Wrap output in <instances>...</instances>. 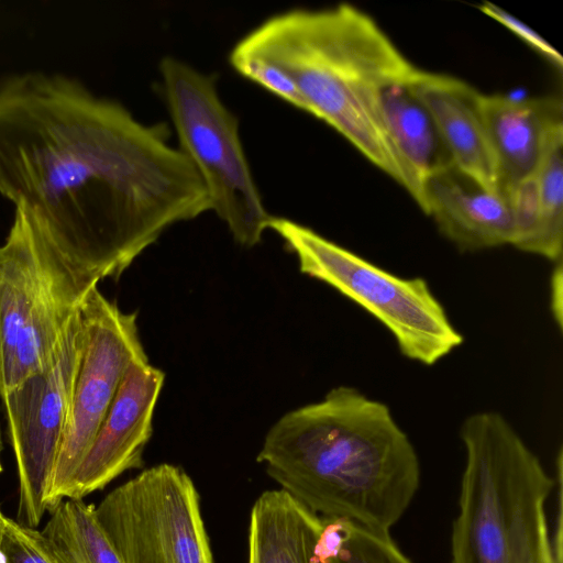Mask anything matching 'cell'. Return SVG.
Instances as JSON below:
<instances>
[{
	"label": "cell",
	"instance_id": "1",
	"mask_svg": "<svg viewBox=\"0 0 563 563\" xmlns=\"http://www.w3.org/2000/svg\"><path fill=\"white\" fill-rule=\"evenodd\" d=\"M0 192L34 235L81 253L106 278L172 225L211 211L166 123L42 73L0 86Z\"/></svg>",
	"mask_w": 563,
	"mask_h": 563
},
{
	"label": "cell",
	"instance_id": "2",
	"mask_svg": "<svg viewBox=\"0 0 563 563\" xmlns=\"http://www.w3.org/2000/svg\"><path fill=\"white\" fill-rule=\"evenodd\" d=\"M257 462L314 514L384 533L420 485L417 452L389 407L352 386L280 417Z\"/></svg>",
	"mask_w": 563,
	"mask_h": 563
},
{
	"label": "cell",
	"instance_id": "3",
	"mask_svg": "<svg viewBox=\"0 0 563 563\" xmlns=\"http://www.w3.org/2000/svg\"><path fill=\"white\" fill-rule=\"evenodd\" d=\"M234 48L286 73L307 112L344 136L421 208V188L391 143L380 109L383 91L413 80L420 68L373 18L350 3L291 9L262 22Z\"/></svg>",
	"mask_w": 563,
	"mask_h": 563
},
{
	"label": "cell",
	"instance_id": "4",
	"mask_svg": "<svg viewBox=\"0 0 563 563\" xmlns=\"http://www.w3.org/2000/svg\"><path fill=\"white\" fill-rule=\"evenodd\" d=\"M465 449L451 563H556L545 512L555 486L539 457L497 411L460 428Z\"/></svg>",
	"mask_w": 563,
	"mask_h": 563
},
{
	"label": "cell",
	"instance_id": "5",
	"mask_svg": "<svg viewBox=\"0 0 563 563\" xmlns=\"http://www.w3.org/2000/svg\"><path fill=\"white\" fill-rule=\"evenodd\" d=\"M268 229L297 256L302 274L328 284L375 317L407 358L430 366L463 343L426 279L391 274L287 218L272 217Z\"/></svg>",
	"mask_w": 563,
	"mask_h": 563
},
{
	"label": "cell",
	"instance_id": "6",
	"mask_svg": "<svg viewBox=\"0 0 563 563\" xmlns=\"http://www.w3.org/2000/svg\"><path fill=\"white\" fill-rule=\"evenodd\" d=\"M167 108L179 140L208 192L211 211L239 244L262 241L273 216L264 206L239 133L212 75L173 56L159 64Z\"/></svg>",
	"mask_w": 563,
	"mask_h": 563
},
{
	"label": "cell",
	"instance_id": "7",
	"mask_svg": "<svg viewBox=\"0 0 563 563\" xmlns=\"http://www.w3.org/2000/svg\"><path fill=\"white\" fill-rule=\"evenodd\" d=\"M122 563H214L198 490L179 466L148 467L95 507Z\"/></svg>",
	"mask_w": 563,
	"mask_h": 563
},
{
	"label": "cell",
	"instance_id": "8",
	"mask_svg": "<svg viewBox=\"0 0 563 563\" xmlns=\"http://www.w3.org/2000/svg\"><path fill=\"white\" fill-rule=\"evenodd\" d=\"M86 332L80 311L73 318L49 364L1 395L19 477L20 523L36 528L66 428Z\"/></svg>",
	"mask_w": 563,
	"mask_h": 563
},
{
	"label": "cell",
	"instance_id": "9",
	"mask_svg": "<svg viewBox=\"0 0 563 563\" xmlns=\"http://www.w3.org/2000/svg\"><path fill=\"white\" fill-rule=\"evenodd\" d=\"M85 347L68 419L47 496L52 510L69 498L74 476L132 363L148 361L141 342L137 314L123 312L96 287L80 309Z\"/></svg>",
	"mask_w": 563,
	"mask_h": 563
},
{
	"label": "cell",
	"instance_id": "10",
	"mask_svg": "<svg viewBox=\"0 0 563 563\" xmlns=\"http://www.w3.org/2000/svg\"><path fill=\"white\" fill-rule=\"evenodd\" d=\"M164 379L165 374L148 361L131 364L74 476L69 498L82 499L125 471L142 467Z\"/></svg>",
	"mask_w": 563,
	"mask_h": 563
},
{
	"label": "cell",
	"instance_id": "11",
	"mask_svg": "<svg viewBox=\"0 0 563 563\" xmlns=\"http://www.w3.org/2000/svg\"><path fill=\"white\" fill-rule=\"evenodd\" d=\"M482 102L499 191L508 199L517 185L534 176L550 145L563 136L562 100L483 95Z\"/></svg>",
	"mask_w": 563,
	"mask_h": 563
},
{
	"label": "cell",
	"instance_id": "12",
	"mask_svg": "<svg viewBox=\"0 0 563 563\" xmlns=\"http://www.w3.org/2000/svg\"><path fill=\"white\" fill-rule=\"evenodd\" d=\"M410 87L432 117L453 165L487 190L500 194L483 93L461 79L422 69Z\"/></svg>",
	"mask_w": 563,
	"mask_h": 563
},
{
	"label": "cell",
	"instance_id": "13",
	"mask_svg": "<svg viewBox=\"0 0 563 563\" xmlns=\"http://www.w3.org/2000/svg\"><path fill=\"white\" fill-rule=\"evenodd\" d=\"M421 210L460 251L476 252L512 243L509 200L487 190L454 165L424 181Z\"/></svg>",
	"mask_w": 563,
	"mask_h": 563
},
{
	"label": "cell",
	"instance_id": "14",
	"mask_svg": "<svg viewBox=\"0 0 563 563\" xmlns=\"http://www.w3.org/2000/svg\"><path fill=\"white\" fill-rule=\"evenodd\" d=\"M322 517L287 492L269 489L254 501L247 563H338L320 542Z\"/></svg>",
	"mask_w": 563,
	"mask_h": 563
},
{
	"label": "cell",
	"instance_id": "15",
	"mask_svg": "<svg viewBox=\"0 0 563 563\" xmlns=\"http://www.w3.org/2000/svg\"><path fill=\"white\" fill-rule=\"evenodd\" d=\"M411 81L388 86L382 93L380 109L389 139L419 184L423 202L424 181L453 163L432 117L413 93Z\"/></svg>",
	"mask_w": 563,
	"mask_h": 563
},
{
	"label": "cell",
	"instance_id": "16",
	"mask_svg": "<svg viewBox=\"0 0 563 563\" xmlns=\"http://www.w3.org/2000/svg\"><path fill=\"white\" fill-rule=\"evenodd\" d=\"M41 531L56 563H122L102 531L95 506L67 498Z\"/></svg>",
	"mask_w": 563,
	"mask_h": 563
},
{
	"label": "cell",
	"instance_id": "17",
	"mask_svg": "<svg viewBox=\"0 0 563 563\" xmlns=\"http://www.w3.org/2000/svg\"><path fill=\"white\" fill-rule=\"evenodd\" d=\"M563 136L545 152L536 174L540 208V236L537 255L552 262L563 251Z\"/></svg>",
	"mask_w": 563,
	"mask_h": 563
},
{
	"label": "cell",
	"instance_id": "18",
	"mask_svg": "<svg viewBox=\"0 0 563 563\" xmlns=\"http://www.w3.org/2000/svg\"><path fill=\"white\" fill-rule=\"evenodd\" d=\"M338 563H412L389 533L377 532L343 519V539Z\"/></svg>",
	"mask_w": 563,
	"mask_h": 563
},
{
	"label": "cell",
	"instance_id": "19",
	"mask_svg": "<svg viewBox=\"0 0 563 563\" xmlns=\"http://www.w3.org/2000/svg\"><path fill=\"white\" fill-rule=\"evenodd\" d=\"M229 60L243 77L262 86L294 107L308 111L307 103L295 81L282 69L267 60L233 47Z\"/></svg>",
	"mask_w": 563,
	"mask_h": 563
},
{
	"label": "cell",
	"instance_id": "20",
	"mask_svg": "<svg viewBox=\"0 0 563 563\" xmlns=\"http://www.w3.org/2000/svg\"><path fill=\"white\" fill-rule=\"evenodd\" d=\"M1 551L3 563H56L40 530L8 517Z\"/></svg>",
	"mask_w": 563,
	"mask_h": 563
},
{
	"label": "cell",
	"instance_id": "21",
	"mask_svg": "<svg viewBox=\"0 0 563 563\" xmlns=\"http://www.w3.org/2000/svg\"><path fill=\"white\" fill-rule=\"evenodd\" d=\"M479 9L486 15L496 20L514 34H516L520 40H522L527 45L541 54L558 69H562L563 58L561 54L528 25L490 2L482 3Z\"/></svg>",
	"mask_w": 563,
	"mask_h": 563
},
{
	"label": "cell",
	"instance_id": "22",
	"mask_svg": "<svg viewBox=\"0 0 563 563\" xmlns=\"http://www.w3.org/2000/svg\"><path fill=\"white\" fill-rule=\"evenodd\" d=\"M562 264L561 261H559L551 277V310L554 321L558 323L560 329L562 328Z\"/></svg>",
	"mask_w": 563,
	"mask_h": 563
},
{
	"label": "cell",
	"instance_id": "23",
	"mask_svg": "<svg viewBox=\"0 0 563 563\" xmlns=\"http://www.w3.org/2000/svg\"><path fill=\"white\" fill-rule=\"evenodd\" d=\"M5 519H7V517L3 515V512L0 508V563H3L1 543H2V538H3L4 527H5Z\"/></svg>",
	"mask_w": 563,
	"mask_h": 563
},
{
	"label": "cell",
	"instance_id": "24",
	"mask_svg": "<svg viewBox=\"0 0 563 563\" xmlns=\"http://www.w3.org/2000/svg\"><path fill=\"white\" fill-rule=\"evenodd\" d=\"M1 448H2V445H1V435H0V451H1Z\"/></svg>",
	"mask_w": 563,
	"mask_h": 563
},
{
	"label": "cell",
	"instance_id": "25",
	"mask_svg": "<svg viewBox=\"0 0 563 563\" xmlns=\"http://www.w3.org/2000/svg\"><path fill=\"white\" fill-rule=\"evenodd\" d=\"M1 471H2V465H1V462H0V473H1Z\"/></svg>",
	"mask_w": 563,
	"mask_h": 563
}]
</instances>
